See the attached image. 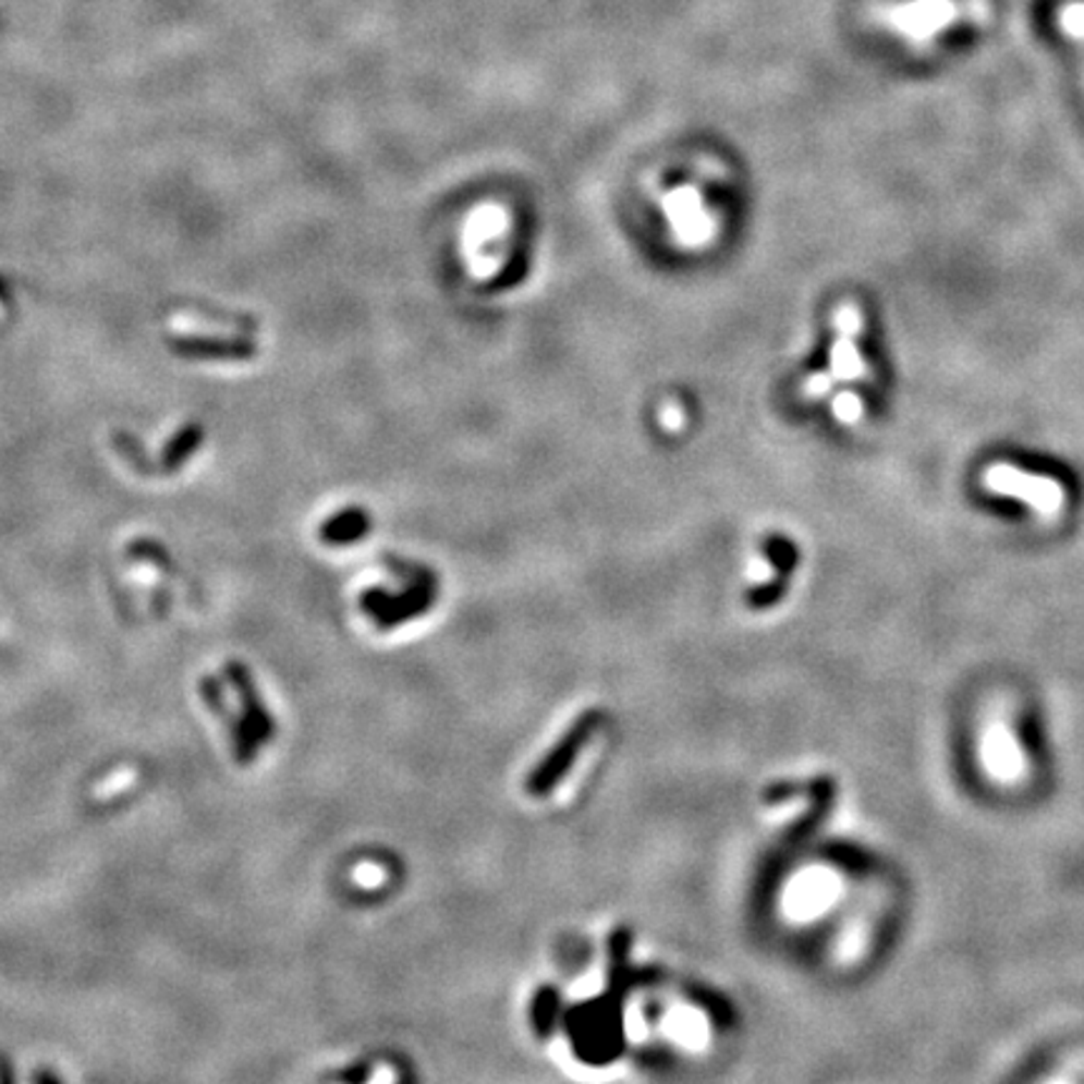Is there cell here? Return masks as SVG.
<instances>
[{"label": "cell", "mask_w": 1084, "mask_h": 1084, "mask_svg": "<svg viewBox=\"0 0 1084 1084\" xmlns=\"http://www.w3.org/2000/svg\"><path fill=\"white\" fill-rule=\"evenodd\" d=\"M364 529H367V525H364V517L360 515V512H344V515H337L334 520H329L325 529H321V537H325V540L332 543V545L350 543L357 535H362Z\"/></svg>", "instance_id": "8"}, {"label": "cell", "mask_w": 1084, "mask_h": 1084, "mask_svg": "<svg viewBox=\"0 0 1084 1084\" xmlns=\"http://www.w3.org/2000/svg\"><path fill=\"white\" fill-rule=\"evenodd\" d=\"M227 673H229L231 681H234L239 695H242V706H244L242 721H244V726L249 728V733L254 735L256 741H267L271 731H275V723H271L269 710L264 708V703L259 701V693H256V689H254L249 670H246L242 663H229Z\"/></svg>", "instance_id": "5"}, {"label": "cell", "mask_w": 1084, "mask_h": 1084, "mask_svg": "<svg viewBox=\"0 0 1084 1084\" xmlns=\"http://www.w3.org/2000/svg\"><path fill=\"white\" fill-rule=\"evenodd\" d=\"M558 1014H560L558 991L552 989V987H543L540 991H537V997L533 1001L535 1032L540 1034V1037H548V1034L552 1032V1027H556Z\"/></svg>", "instance_id": "7"}, {"label": "cell", "mask_w": 1084, "mask_h": 1084, "mask_svg": "<svg viewBox=\"0 0 1084 1084\" xmlns=\"http://www.w3.org/2000/svg\"><path fill=\"white\" fill-rule=\"evenodd\" d=\"M0 304H11V292H8V287L3 284V279H0Z\"/></svg>", "instance_id": "11"}, {"label": "cell", "mask_w": 1084, "mask_h": 1084, "mask_svg": "<svg viewBox=\"0 0 1084 1084\" xmlns=\"http://www.w3.org/2000/svg\"><path fill=\"white\" fill-rule=\"evenodd\" d=\"M113 447L123 454V458H126L131 462V467H134L136 473H141V475L159 473V467L148 465L144 447H141V442L131 433H123V429H121V433H113Z\"/></svg>", "instance_id": "9"}, {"label": "cell", "mask_w": 1084, "mask_h": 1084, "mask_svg": "<svg viewBox=\"0 0 1084 1084\" xmlns=\"http://www.w3.org/2000/svg\"><path fill=\"white\" fill-rule=\"evenodd\" d=\"M862 329V317L856 306H841L839 312V344L833 350V372L843 379H856L864 375V362L858 357L856 337Z\"/></svg>", "instance_id": "4"}, {"label": "cell", "mask_w": 1084, "mask_h": 1084, "mask_svg": "<svg viewBox=\"0 0 1084 1084\" xmlns=\"http://www.w3.org/2000/svg\"><path fill=\"white\" fill-rule=\"evenodd\" d=\"M167 346L176 357L186 360H252L256 344L246 337H196L171 334Z\"/></svg>", "instance_id": "3"}, {"label": "cell", "mask_w": 1084, "mask_h": 1084, "mask_svg": "<svg viewBox=\"0 0 1084 1084\" xmlns=\"http://www.w3.org/2000/svg\"><path fill=\"white\" fill-rule=\"evenodd\" d=\"M836 412H839V417L843 422H849L851 425V422H856L858 417H862L864 407L854 394H843V397H839V400H836Z\"/></svg>", "instance_id": "10"}, {"label": "cell", "mask_w": 1084, "mask_h": 1084, "mask_svg": "<svg viewBox=\"0 0 1084 1084\" xmlns=\"http://www.w3.org/2000/svg\"><path fill=\"white\" fill-rule=\"evenodd\" d=\"M598 721H600V716L595 714V710H590V714H583L581 718H577L573 728H570V731L562 735L558 746L552 748L548 756H545L543 764L537 766L533 774H529L527 791L533 793V796H545V793H550L552 789H556L562 776L570 771V766H573L577 753H581L585 743L590 741L595 728H598Z\"/></svg>", "instance_id": "1"}, {"label": "cell", "mask_w": 1084, "mask_h": 1084, "mask_svg": "<svg viewBox=\"0 0 1084 1084\" xmlns=\"http://www.w3.org/2000/svg\"><path fill=\"white\" fill-rule=\"evenodd\" d=\"M204 437H206V427L202 425V422H188V425L181 427L179 433L167 442V447L161 450L159 473H163V475L179 473V470L188 462V458H192L198 447L204 444Z\"/></svg>", "instance_id": "6"}, {"label": "cell", "mask_w": 1084, "mask_h": 1084, "mask_svg": "<svg viewBox=\"0 0 1084 1084\" xmlns=\"http://www.w3.org/2000/svg\"><path fill=\"white\" fill-rule=\"evenodd\" d=\"M987 485L991 490H997L1001 495H1020V498H1027L1032 508H1037L1042 515H1052L1059 508H1062V487H1059L1055 479L1037 477L1030 473H1022V470L1009 467V465H997L987 473Z\"/></svg>", "instance_id": "2"}]
</instances>
